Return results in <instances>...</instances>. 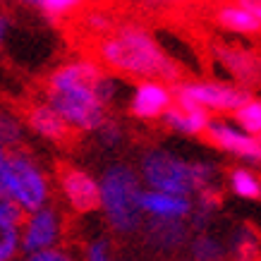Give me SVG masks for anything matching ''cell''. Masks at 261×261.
<instances>
[{
  "label": "cell",
  "mask_w": 261,
  "mask_h": 261,
  "mask_svg": "<svg viewBox=\"0 0 261 261\" xmlns=\"http://www.w3.org/2000/svg\"><path fill=\"white\" fill-rule=\"evenodd\" d=\"M190 256L192 261H230L228 242L214 232H197L190 240Z\"/></svg>",
  "instance_id": "obj_19"
},
{
  "label": "cell",
  "mask_w": 261,
  "mask_h": 261,
  "mask_svg": "<svg viewBox=\"0 0 261 261\" xmlns=\"http://www.w3.org/2000/svg\"><path fill=\"white\" fill-rule=\"evenodd\" d=\"M214 53L240 89L247 91L261 87V56H256L254 50L232 43H218Z\"/></svg>",
  "instance_id": "obj_10"
},
{
  "label": "cell",
  "mask_w": 261,
  "mask_h": 261,
  "mask_svg": "<svg viewBox=\"0 0 261 261\" xmlns=\"http://www.w3.org/2000/svg\"><path fill=\"white\" fill-rule=\"evenodd\" d=\"M230 261H261V238L252 225H238L228 242Z\"/></svg>",
  "instance_id": "obj_18"
},
{
  "label": "cell",
  "mask_w": 261,
  "mask_h": 261,
  "mask_svg": "<svg viewBox=\"0 0 261 261\" xmlns=\"http://www.w3.org/2000/svg\"><path fill=\"white\" fill-rule=\"evenodd\" d=\"M118 94L120 82L91 58L63 63L46 80V103L72 132H98Z\"/></svg>",
  "instance_id": "obj_1"
},
{
  "label": "cell",
  "mask_w": 261,
  "mask_h": 261,
  "mask_svg": "<svg viewBox=\"0 0 261 261\" xmlns=\"http://www.w3.org/2000/svg\"><path fill=\"white\" fill-rule=\"evenodd\" d=\"M228 187L230 192L240 199L247 201H256L261 199V177L254 173L252 168L247 166H238L228 173Z\"/></svg>",
  "instance_id": "obj_20"
},
{
  "label": "cell",
  "mask_w": 261,
  "mask_h": 261,
  "mask_svg": "<svg viewBox=\"0 0 261 261\" xmlns=\"http://www.w3.org/2000/svg\"><path fill=\"white\" fill-rule=\"evenodd\" d=\"M10 29V17L5 12H0V46H3V41H5V34Z\"/></svg>",
  "instance_id": "obj_28"
},
{
  "label": "cell",
  "mask_w": 261,
  "mask_h": 261,
  "mask_svg": "<svg viewBox=\"0 0 261 261\" xmlns=\"http://www.w3.org/2000/svg\"><path fill=\"white\" fill-rule=\"evenodd\" d=\"M101 187V208L108 228L115 235H135L144 225L142 216V199L144 185L139 180L135 166L129 163H111L98 177Z\"/></svg>",
  "instance_id": "obj_4"
},
{
  "label": "cell",
  "mask_w": 261,
  "mask_h": 261,
  "mask_svg": "<svg viewBox=\"0 0 261 261\" xmlns=\"http://www.w3.org/2000/svg\"><path fill=\"white\" fill-rule=\"evenodd\" d=\"M206 139L223 153H230L238 161H242V166H261V139L247 135L235 120L211 118L206 127Z\"/></svg>",
  "instance_id": "obj_7"
},
{
  "label": "cell",
  "mask_w": 261,
  "mask_h": 261,
  "mask_svg": "<svg viewBox=\"0 0 261 261\" xmlns=\"http://www.w3.org/2000/svg\"><path fill=\"white\" fill-rule=\"evenodd\" d=\"M163 127L175 132V135L182 137H199L206 135V127L211 122V115L201 108H194V106H185V103H173L163 118H161Z\"/></svg>",
  "instance_id": "obj_14"
},
{
  "label": "cell",
  "mask_w": 261,
  "mask_h": 261,
  "mask_svg": "<svg viewBox=\"0 0 261 261\" xmlns=\"http://www.w3.org/2000/svg\"><path fill=\"white\" fill-rule=\"evenodd\" d=\"M175 103V91L166 82H137L129 94V113L137 120H161L163 113Z\"/></svg>",
  "instance_id": "obj_11"
},
{
  "label": "cell",
  "mask_w": 261,
  "mask_h": 261,
  "mask_svg": "<svg viewBox=\"0 0 261 261\" xmlns=\"http://www.w3.org/2000/svg\"><path fill=\"white\" fill-rule=\"evenodd\" d=\"M235 122H238L247 135L261 139V98L249 96L238 111H235Z\"/></svg>",
  "instance_id": "obj_21"
},
{
  "label": "cell",
  "mask_w": 261,
  "mask_h": 261,
  "mask_svg": "<svg viewBox=\"0 0 261 261\" xmlns=\"http://www.w3.org/2000/svg\"><path fill=\"white\" fill-rule=\"evenodd\" d=\"M137 173H139L144 190L185 199H194L204 190L214 187L218 180V168L211 161L187 159L168 146L144 149L139 153Z\"/></svg>",
  "instance_id": "obj_3"
},
{
  "label": "cell",
  "mask_w": 261,
  "mask_h": 261,
  "mask_svg": "<svg viewBox=\"0 0 261 261\" xmlns=\"http://www.w3.org/2000/svg\"><path fill=\"white\" fill-rule=\"evenodd\" d=\"M146 242L161 252H175L187 245L190 223H168V221H144L142 225Z\"/></svg>",
  "instance_id": "obj_16"
},
{
  "label": "cell",
  "mask_w": 261,
  "mask_h": 261,
  "mask_svg": "<svg viewBox=\"0 0 261 261\" xmlns=\"http://www.w3.org/2000/svg\"><path fill=\"white\" fill-rule=\"evenodd\" d=\"M0 194L22 214H34L50 204V177L29 151L12 149L0 170Z\"/></svg>",
  "instance_id": "obj_5"
},
{
  "label": "cell",
  "mask_w": 261,
  "mask_h": 261,
  "mask_svg": "<svg viewBox=\"0 0 261 261\" xmlns=\"http://www.w3.org/2000/svg\"><path fill=\"white\" fill-rule=\"evenodd\" d=\"M8 153H10V149H5V146L0 144V170H3V166H5V161H8Z\"/></svg>",
  "instance_id": "obj_30"
},
{
  "label": "cell",
  "mask_w": 261,
  "mask_h": 261,
  "mask_svg": "<svg viewBox=\"0 0 261 261\" xmlns=\"http://www.w3.org/2000/svg\"><path fill=\"white\" fill-rule=\"evenodd\" d=\"M175 91V103L201 108L208 115H228L238 111L240 106L249 98L245 89H240L235 82L221 80H190L180 82Z\"/></svg>",
  "instance_id": "obj_6"
},
{
  "label": "cell",
  "mask_w": 261,
  "mask_h": 261,
  "mask_svg": "<svg viewBox=\"0 0 261 261\" xmlns=\"http://www.w3.org/2000/svg\"><path fill=\"white\" fill-rule=\"evenodd\" d=\"M216 22L225 32L238 36H256L261 34V22L254 17V12L245 3H228L216 10Z\"/></svg>",
  "instance_id": "obj_17"
},
{
  "label": "cell",
  "mask_w": 261,
  "mask_h": 261,
  "mask_svg": "<svg viewBox=\"0 0 261 261\" xmlns=\"http://www.w3.org/2000/svg\"><path fill=\"white\" fill-rule=\"evenodd\" d=\"M24 261H77V259H74V256H72L67 249L58 247V249H48V252L32 254V256H27Z\"/></svg>",
  "instance_id": "obj_27"
},
{
  "label": "cell",
  "mask_w": 261,
  "mask_h": 261,
  "mask_svg": "<svg viewBox=\"0 0 261 261\" xmlns=\"http://www.w3.org/2000/svg\"><path fill=\"white\" fill-rule=\"evenodd\" d=\"M22 211L0 194V261H15L22 252Z\"/></svg>",
  "instance_id": "obj_13"
},
{
  "label": "cell",
  "mask_w": 261,
  "mask_h": 261,
  "mask_svg": "<svg viewBox=\"0 0 261 261\" xmlns=\"http://www.w3.org/2000/svg\"><path fill=\"white\" fill-rule=\"evenodd\" d=\"M32 5L41 15L50 17V19H65L82 8V3H77V0H36Z\"/></svg>",
  "instance_id": "obj_24"
},
{
  "label": "cell",
  "mask_w": 261,
  "mask_h": 261,
  "mask_svg": "<svg viewBox=\"0 0 261 261\" xmlns=\"http://www.w3.org/2000/svg\"><path fill=\"white\" fill-rule=\"evenodd\" d=\"M96 63L137 82H177L180 67L144 24L122 22L96 41Z\"/></svg>",
  "instance_id": "obj_2"
},
{
  "label": "cell",
  "mask_w": 261,
  "mask_h": 261,
  "mask_svg": "<svg viewBox=\"0 0 261 261\" xmlns=\"http://www.w3.org/2000/svg\"><path fill=\"white\" fill-rule=\"evenodd\" d=\"M142 216L144 221H168V223H190L192 211H194V201L185 197H173V194H163V192L144 190L142 199Z\"/></svg>",
  "instance_id": "obj_12"
},
{
  "label": "cell",
  "mask_w": 261,
  "mask_h": 261,
  "mask_svg": "<svg viewBox=\"0 0 261 261\" xmlns=\"http://www.w3.org/2000/svg\"><path fill=\"white\" fill-rule=\"evenodd\" d=\"M84 261H115L113 259V247L106 238H96L84 247Z\"/></svg>",
  "instance_id": "obj_25"
},
{
  "label": "cell",
  "mask_w": 261,
  "mask_h": 261,
  "mask_svg": "<svg viewBox=\"0 0 261 261\" xmlns=\"http://www.w3.org/2000/svg\"><path fill=\"white\" fill-rule=\"evenodd\" d=\"M245 5H247V8H249V10H252V12H254V17H256V19H259V22H261V0H247Z\"/></svg>",
  "instance_id": "obj_29"
},
{
  "label": "cell",
  "mask_w": 261,
  "mask_h": 261,
  "mask_svg": "<svg viewBox=\"0 0 261 261\" xmlns=\"http://www.w3.org/2000/svg\"><path fill=\"white\" fill-rule=\"evenodd\" d=\"M96 135H98V142H101L106 149H115V146H120L122 139H125V129H122L115 120H108Z\"/></svg>",
  "instance_id": "obj_26"
},
{
  "label": "cell",
  "mask_w": 261,
  "mask_h": 261,
  "mask_svg": "<svg viewBox=\"0 0 261 261\" xmlns=\"http://www.w3.org/2000/svg\"><path fill=\"white\" fill-rule=\"evenodd\" d=\"M82 27H84L89 34H94L96 41H98V39H103V36H108V34L118 27V22H115V17H113L108 10H87V12L82 15Z\"/></svg>",
  "instance_id": "obj_22"
},
{
  "label": "cell",
  "mask_w": 261,
  "mask_h": 261,
  "mask_svg": "<svg viewBox=\"0 0 261 261\" xmlns=\"http://www.w3.org/2000/svg\"><path fill=\"white\" fill-rule=\"evenodd\" d=\"M24 137V125L19 118H15L10 111H0V144L5 149H19V142Z\"/></svg>",
  "instance_id": "obj_23"
},
{
  "label": "cell",
  "mask_w": 261,
  "mask_h": 261,
  "mask_svg": "<svg viewBox=\"0 0 261 261\" xmlns=\"http://www.w3.org/2000/svg\"><path fill=\"white\" fill-rule=\"evenodd\" d=\"M58 190L63 194L65 204L70 206L74 214H91L98 211L101 206V187L98 177L91 175L84 168L65 166L58 173Z\"/></svg>",
  "instance_id": "obj_9"
},
{
  "label": "cell",
  "mask_w": 261,
  "mask_h": 261,
  "mask_svg": "<svg viewBox=\"0 0 261 261\" xmlns=\"http://www.w3.org/2000/svg\"><path fill=\"white\" fill-rule=\"evenodd\" d=\"M27 127L32 132H36L39 137H43L48 142H56V144L67 142L72 135V129L65 125L63 118L46 101L34 103V106L27 108Z\"/></svg>",
  "instance_id": "obj_15"
},
{
  "label": "cell",
  "mask_w": 261,
  "mask_h": 261,
  "mask_svg": "<svg viewBox=\"0 0 261 261\" xmlns=\"http://www.w3.org/2000/svg\"><path fill=\"white\" fill-rule=\"evenodd\" d=\"M65 232L63 214L56 206H43L34 214H27L22 221V254L32 256L48 249H58Z\"/></svg>",
  "instance_id": "obj_8"
}]
</instances>
